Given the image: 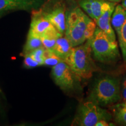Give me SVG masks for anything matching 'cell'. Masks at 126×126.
Segmentation results:
<instances>
[{"label": "cell", "instance_id": "6da1fadb", "mask_svg": "<svg viewBox=\"0 0 126 126\" xmlns=\"http://www.w3.org/2000/svg\"><path fill=\"white\" fill-rule=\"evenodd\" d=\"M79 79H89L97 70L92 57L91 39L77 46L73 47L64 60Z\"/></svg>", "mask_w": 126, "mask_h": 126}, {"label": "cell", "instance_id": "7a4b0ae2", "mask_svg": "<svg viewBox=\"0 0 126 126\" xmlns=\"http://www.w3.org/2000/svg\"><path fill=\"white\" fill-rule=\"evenodd\" d=\"M90 97L91 100L100 106L117 103L122 99L119 79L110 76L99 79L94 84Z\"/></svg>", "mask_w": 126, "mask_h": 126}, {"label": "cell", "instance_id": "3957f363", "mask_svg": "<svg viewBox=\"0 0 126 126\" xmlns=\"http://www.w3.org/2000/svg\"><path fill=\"white\" fill-rule=\"evenodd\" d=\"M91 47L94 59L103 64L115 63L120 59L117 41L111 40L97 27L91 39Z\"/></svg>", "mask_w": 126, "mask_h": 126}, {"label": "cell", "instance_id": "277c9868", "mask_svg": "<svg viewBox=\"0 0 126 126\" xmlns=\"http://www.w3.org/2000/svg\"><path fill=\"white\" fill-rule=\"evenodd\" d=\"M91 19L87 14L78 7L75 8L68 14L65 34L72 47L82 45L86 42L85 33Z\"/></svg>", "mask_w": 126, "mask_h": 126}, {"label": "cell", "instance_id": "5b68a950", "mask_svg": "<svg viewBox=\"0 0 126 126\" xmlns=\"http://www.w3.org/2000/svg\"><path fill=\"white\" fill-rule=\"evenodd\" d=\"M111 115L102 107L92 100L83 102L79 106L78 112L72 125L95 126L100 120L108 121Z\"/></svg>", "mask_w": 126, "mask_h": 126}, {"label": "cell", "instance_id": "8992f818", "mask_svg": "<svg viewBox=\"0 0 126 126\" xmlns=\"http://www.w3.org/2000/svg\"><path fill=\"white\" fill-rule=\"evenodd\" d=\"M51 76L57 85L65 91L74 89L76 80H79L69 65L64 61L53 66Z\"/></svg>", "mask_w": 126, "mask_h": 126}, {"label": "cell", "instance_id": "52a82bcc", "mask_svg": "<svg viewBox=\"0 0 126 126\" xmlns=\"http://www.w3.org/2000/svg\"><path fill=\"white\" fill-rule=\"evenodd\" d=\"M44 15L61 34L65 33L66 17L65 5L61 2H57L51 8H40Z\"/></svg>", "mask_w": 126, "mask_h": 126}, {"label": "cell", "instance_id": "ba28073f", "mask_svg": "<svg viewBox=\"0 0 126 126\" xmlns=\"http://www.w3.org/2000/svg\"><path fill=\"white\" fill-rule=\"evenodd\" d=\"M46 0H0V12L11 10H34L45 4Z\"/></svg>", "mask_w": 126, "mask_h": 126}, {"label": "cell", "instance_id": "9c48e42d", "mask_svg": "<svg viewBox=\"0 0 126 126\" xmlns=\"http://www.w3.org/2000/svg\"><path fill=\"white\" fill-rule=\"evenodd\" d=\"M51 26H53V25L44 15L41 9H34L32 11L29 31L41 37L44 32Z\"/></svg>", "mask_w": 126, "mask_h": 126}, {"label": "cell", "instance_id": "30bf717a", "mask_svg": "<svg viewBox=\"0 0 126 126\" xmlns=\"http://www.w3.org/2000/svg\"><path fill=\"white\" fill-rule=\"evenodd\" d=\"M117 4V3H114L111 7L107 9L95 22L97 27L105 32L113 41L117 40L116 33L111 24V17Z\"/></svg>", "mask_w": 126, "mask_h": 126}, {"label": "cell", "instance_id": "8fae6325", "mask_svg": "<svg viewBox=\"0 0 126 126\" xmlns=\"http://www.w3.org/2000/svg\"><path fill=\"white\" fill-rule=\"evenodd\" d=\"M72 47H73L68 39L65 36L63 37L62 36L57 40L56 43L51 50L64 61L70 53Z\"/></svg>", "mask_w": 126, "mask_h": 126}, {"label": "cell", "instance_id": "7c38bea8", "mask_svg": "<svg viewBox=\"0 0 126 126\" xmlns=\"http://www.w3.org/2000/svg\"><path fill=\"white\" fill-rule=\"evenodd\" d=\"M62 36L63 34H61L53 25L44 32L41 36L43 46L46 49L52 50L56 43L57 40Z\"/></svg>", "mask_w": 126, "mask_h": 126}, {"label": "cell", "instance_id": "4fadbf2b", "mask_svg": "<svg viewBox=\"0 0 126 126\" xmlns=\"http://www.w3.org/2000/svg\"><path fill=\"white\" fill-rule=\"evenodd\" d=\"M126 20V10L121 4L115 7L111 17V24L113 29L118 33Z\"/></svg>", "mask_w": 126, "mask_h": 126}, {"label": "cell", "instance_id": "5bb4252c", "mask_svg": "<svg viewBox=\"0 0 126 126\" xmlns=\"http://www.w3.org/2000/svg\"><path fill=\"white\" fill-rule=\"evenodd\" d=\"M42 46H43V43L40 36L29 31L28 34L27 40L23 47L22 55L24 56L25 55L29 54L31 52Z\"/></svg>", "mask_w": 126, "mask_h": 126}, {"label": "cell", "instance_id": "9a60e30c", "mask_svg": "<svg viewBox=\"0 0 126 126\" xmlns=\"http://www.w3.org/2000/svg\"><path fill=\"white\" fill-rule=\"evenodd\" d=\"M91 4L93 20L96 22L107 9L115 2H111L104 0H89Z\"/></svg>", "mask_w": 126, "mask_h": 126}, {"label": "cell", "instance_id": "2e32d148", "mask_svg": "<svg viewBox=\"0 0 126 126\" xmlns=\"http://www.w3.org/2000/svg\"><path fill=\"white\" fill-rule=\"evenodd\" d=\"M43 65L48 66H54L61 61H64L61 58L57 56L53 50L46 48L44 53Z\"/></svg>", "mask_w": 126, "mask_h": 126}, {"label": "cell", "instance_id": "e0dca14e", "mask_svg": "<svg viewBox=\"0 0 126 126\" xmlns=\"http://www.w3.org/2000/svg\"><path fill=\"white\" fill-rule=\"evenodd\" d=\"M117 36L120 47L122 50L123 59L126 64V20L120 31L117 34Z\"/></svg>", "mask_w": 126, "mask_h": 126}, {"label": "cell", "instance_id": "ac0fdd59", "mask_svg": "<svg viewBox=\"0 0 126 126\" xmlns=\"http://www.w3.org/2000/svg\"><path fill=\"white\" fill-rule=\"evenodd\" d=\"M46 48L45 47L42 46L37 49L33 50L31 53H29L30 56L32 57L34 60L37 61V63L40 64V65H43V61H44V53H45Z\"/></svg>", "mask_w": 126, "mask_h": 126}, {"label": "cell", "instance_id": "d6986e66", "mask_svg": "<svg viewBox=\"0 0 126 126\" xmlns=\"http://www.w3.org/2000/svg\"><path fill=\"white\" fill-rule=\"evenodd\" d=\"M115 120L120 125L126 126V108L120 106L115 114Z\"/></svg>", "mask_w": 126, "mask_h": 126}, {"label": "cell", "instance_id": "ffe728a7", "mask_svg": "<svg viewBox=\"0 0 126 126\" xmlns=\"http://www.w3.org/2000/svg\"><path fill=\"white\" fill-rule=\"evenodd\" d=\"M80 7H81L85 13L89 16L91 19H93V15L91 9V4L89 0H81L79 2Z\"/></svg>", "mask_w": 126, "mask_h": 126}, {"label": "cell", "instance_id": "44dd1931", "mask_svg": "<svg viewBox=\"0 0 126 126\" xmlns=\"http://www.w3.org/2000/svg\"><path fill=\"white\" fill-rule=\"evenodd\" d=\"M24 57V65L26 68H34L40 66V64L37 61L34 60L32 57H31L29 54L25 55Z\"/></svg>", "mask_w": 126, "mask_h": 126}, {"label": "cell", "instance_id": "7402d4cb", "mask_svg": "<svg viewBox=\"0 0 126 126\" xmlns=\"http://www.w3.org/2000/svg\"><path fill=\"white\" fill-rule=\"evenodd\" d=\"M121 95L123 102L126 100V75L123 77L121 83Z\"/></svg>", "mask_w": 126, "mask_h": 126}, {"label": "cell", "instance_id": "603a6c76", "mask_svg": "<svg viewBox=\"0 0 126 126\" xmlns=\"http://www.w3.org/2000/svg\"><path fill=\"white\" fill-rule=\"evenodd\" d=\"M108 122V121L106 120H100L98 121L97 122V123L96 124L95 126H108L111 125V124H109Z\"/></svg>", "mask_w": 126, "mask_h": 126}, {"label": "cell", "instance_id": "cb8c5ba5", "mask_svg": "<svg viewBox=\"0 0 126 126\" xmlns=\"http://www.w3.org/2000/svg\"><path fill=\"white\" fill-rule=\"evenodd\" d=\"M120 2L122 7L124 8L125 10H126V0H121Z\"/></svg>", "mask_w": 126, "mask_h": 126}, {"label": "cell", "instance_id": "d4e9b609", "mask_svg": "<svg viewBox=\"0 0 126 126\" xmlns=\"http://www.w3.org/2000/svg\"><path fill=\"white\" fill-rule=\"evenodd\" d=\"M104 1H109V2H115V3H119L121 1V0H104Z\"/></svg>", "mask_w": 126, "mask_h": 126}, {"label": "cell", "instance_id": "484cf974", "mask_svg": "<svg viewBox=\"0 0 126 126\" xmlns=\"http://www.w3.org/2000/svg\"><path fill=\"white\" fill-rule=\"evenodd\" d=\"M120 106L124 108H126V100L123 102V103H122V105H121Z\"/></svg>", "mask_w": 126, "mask_h": 126}, {"label": "cell", "instance_id": "4316f807", "mask_svg": "<svg viewBox=\"0 0 126 126\" xmlns=\"http://www.w3.org/2000/svg\"><path fill=\"white\" fill-rule=\"evenodd\" d=\"M0 92H1V90H0Z\"/></svg>", "mask_w": 126, "mask_h": 126}]
</instances>
